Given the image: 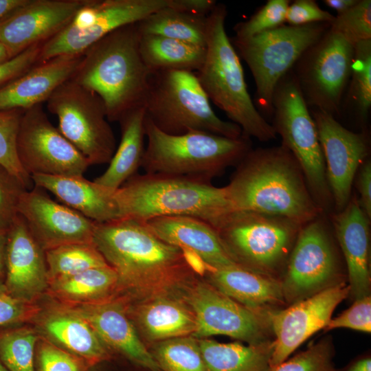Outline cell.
Returning <instances> with one entry per match:
<instances>
[{"label": "cell", "mask_w": 371, "mask_h": 371, "mask_svg": "<svg viewBox=\"0 0 371 371\" xmlns=\"http://www.w3.org/2000/svg\"><path fill=\"white\" fill-rule=\"evenodd\" d=\"M40 309L12 296L0 280V327L10 326L33 319Z\"/></svg>", "instance_id": "obj_46"}, {"label": "cell", "mask_w": 371, "mask_h": 371, "mask_svg": "<svg viewBox=\"0 0 371 371\" xmlns=\"http://www.w3.org/2000/svg\"><path fill=\"white\" fill-rule=\"evenodd\" d=\"M161 240L181 249L198 260L204 270L238 265L214 228L191 216H165L144 221Z\"/></svg>", "instance_id": "obj_22"}, {"label": "cell", "mask_w": 371, "mask_h": 371, "mask_svg": "<svg viewBox=\"0 0 371 371\" xmlns=\"http://www.w3.org/2000/svg\"><path fill=\"white\" fill-rule=\"evenodd\" d=\"M196 284L187 296L196 321L192 337L205 339L212 335H225L250 345L270 340L269 313L254 311L212 285L205 282Z\"/></svg>", "instance_id": "obj_15"}, {"label": "cell", "mask_w": 371, "mask_h": 371, "mask_svg": "<svg viewBox=\"0 0 371 371\" xmlns=\"http://www.w3.org/2000/svg\"><path fill=\"white\" fill-rule=\"evenodd\" d=\"M8 230L0 229V280L5 277V253Z\"/></svg>", "instance_id": "obj_53"}, {"label": "cell", "mask_w": 371, "mask_h": 371, "mask_svg": "<svg viewBox=\"0 0 371 371\" xmlns=\"http://www.w3.org/2000/svg\"><path fill=\"white\" fill-rule=\"evenodd\" d=\"M349 293V285L343 282L270 312V326L275 336L271 369L289 359L313 334L324 329L337 306Z\"/></svg>", "instance_id": "obj_16"}, {"label": "cell", "mask_w": 371, "mask_h": 371, "mask_svg": "<svg viewBox=\"0 0 371 371\" xmlns=\"http://www.w3.org/2000/svg\"><path fill=\"white\" fill-rule=\"evenodd\" d=\"M145 173L188 176L210 181L236 166L252 148L250 137L230 138L203 131L166 134L146 118Z\"/></svg>", "instance_id": "obj_6"}, {"label": "cell", "mask_w": 371, "mask_h": 371, "mask_svg": "<svg viewBox=\"0 0 371 371\" xmlns=\"http://www.w3.org/2000/svg\"><path fill=\"white\" fill-rule=\"evenodd\" d=\"M216 289L260 313L269 314L286 304L281 281L240 265L205 269Z\"/></svg>", "instance_id": "obj_28"}, {"label": "cell", "mask_w": 371, "mask_h": 371, "mask_svg": "<svg viewBox=\"0 0 371 371\" xmlns=\"http://www.w3.org/2000/svg\"><path fill=\"white\" fill-rule=\"evenodd\" d=\"M136 317L142 333L150 341L192 336L196 329L192 310L168 297L145 302L137 308Z\"/></svg>", "instance_id": "obj_30"}, {"label": "cell", "mask_w": 371, "mask_h": 371, "mask_svg": "<svg viewBox=\"0 0 371 371\" xmlns=\"http://www.w3.org/2000/svg\"><path fill=\"white\" fill-rule=\"evenodd\" d=\"M330 25H282L250 38L230 39L254 79L256 108L262 115L272 116V97L278 83Z\"/></svg>", "instance_id": "obj_10"}, {"label": "cell", "mask_w": 371, "mask_h": 371, "mask_svg": "<svg viewBox=\"0 0 371 371\" xmlns=\"http://www.w3.org/2000/svg\"><path fill=\"white\" fill-rule=\"evenodd\" d=\"M136 24L141 35H158L201 47L206 45L207 16L179 11L166 5Z\"/></svg>", "instance_id": "obj_34"}, {"label": "cell", "mask_w": 371, "mask_h": 371, "mask_svg": "<svg viewBox=\"0 0 371 371\" xmlns=\"http://www.w3.org/2000/svg\"><path fill=\"white\" fill-rule=\"evenodd\" d=\"M139 51L152 73L171 70L196 72L203 63L206 49L165 36L139 34Z\"/></svg>", "instance_id": "obj_33"}, {"label": "cell", "mask_w": 371, "mask_h": 371, "mask_svg": "<svg viewBox=\"0 0 371 371\" xmlns=\"http://www.w3.org/2000/svg\"><path fill=\"white\" fill-rule=\"evenodd\" d=\"M86 0H25L0 19V43L10 58L43 43L73 19Z\"/></svg>", "instance_id": "obj_20"}, {"label": "cell", "mask_w": 371, "mask_h": 371, "mask_svg": "<svg viewBox=\"0 0 371 371\" xmlns=\"http://www.w3.org/2000/svg\"><path fill=\"white\" fill-rule=\"evenodd\" d=\"M31 177L34 186L50 192L63 204L95 223L120 218L115 191L83 175H34Z\"/></svg>", "instance_id": "obj_27"}, {"label": "cell", "mask_w": 371, "mask_h": 371, "mask_svg": "<svg viewBox=\"0 0 371 371\" xmlns=\"http://www.w3.org/2000/svg\"><path fill=\"white\" fill-rule=\"evenodd\" d=\"M319 216L302 225L289 257L280 280L286 304L346 282L334 241Z\"/></svg>", "instance_id": "obj_13"}, {"label": "cell", "mask_w": 371, "mask_h": 371, "mask_svg": "<svg viewBox=\"0 0 371 371\" xmlns=\"http://www.w3.org/2000/svg\"><path fill=\"white\" fill-rule=\"evenodd\" d=\"M26 190L19 179L0 165V229L8 230L18 216L19 201Z\"/></svg>", "instance_id": "obj_44"}, {"label": "cell", "mask_w": 371, "mask_h": 371, "mask_svg": "<svg viewBox=\"0 0 371 371\" xmlns=\"http://www.w3.org/2000/svg\"><path fill=\"white\" fill-rule=\"evenodd\" d=\"M46 102L48 111L58 117L60 132L90 165L110 162L116 140L104 102L96 93L71 78Z\"/></svg>", "instance_id": "obj_11"}, {"label": "cell", "mask_w": 371, "mask_h": 371, "mask_svg": "<svg viewBox=\"0 0 371 371\" xmlns=\"http://www.w3.org/2000/svg\"><path fill=\"white\" fill-rule=\"evenodd\" d=\"M358 1L359 0H324V3L335 10L337 14H341L352 8Z\"/></svg>", "instance_id": "obj_52"}, {"label": "cell", "mask_w": 371, "mask_h": 371, "mask_svg": "<svg viewBox=\"0 0 371 371\" xmlns=\"http://www.w3.org/2000/svg\"><path fill=\"white\" fill-rule=\"evenodd\" d=\"M334 347L330 338L311 344L306 350L287 359L271 371H337L333 362Z\"/></svg>", "instance_id": "obj_41"}, {"label": "cell", "mask_w": 371, "mask_h": 371, "mask_svg": "<svg viewBox=\"0 0 371 371\" xmlns=\"http://www.w3.org/2000/svg\"><path fill=\"white\" fill-rule=\"evenodd\" d=\"M86 319L99 338L111 350H114L134 363L150 371H161L118 302L104 301L95 304L67 306Z\"/></svg>", "instance_id": "obj_25"}, {"label": "cell", "mask_w": 371, "mask_h": 371, "mask_svg": "<svg viewBox=\"0 0 371 371\" xmlns=\"http://www.w3.org/2000/svg\"><path fill=\"white\" fill-rule=\"evenodd\" d=\"M289 0H268L248 20L236 24L237 38H247L280 27L285 23Z\"/></svg>", "instance_id": "obj_42"}, {"label": "cell", "mask_w": 371, "mask_h": 371, "mask_svg": "<svg viewBox=\"0 0 371 371\" xmlns=\"http://www.w3.org/2000/svg\"><path fill=\"white\" fill-rule=\"evenodd\" d=\"M216 1L214 0H168L167 6L201 16H207Z\"/></svg>", "instance_id": "obj_50"}, {"label": "cell", "mask_w": 371, "mask_h": 371, "mask_svg": "<svg viewBox=\"0 0 371 371\" xmlns=\"http://www.w3.org/2000/svg\"><path fill=\"white\" fill-rule=\"evenodd\" d=\"M93 243L124 287L144 289L180 279L194 265L188 254L163 241L144 221L136 219L96 223Z\"/></svg>", "instance_id": "obj_3"}, {"label": "cell", "mask_w": 371, "mask_h": 371, "mask_svg": "<svg viewBox=\"0 0 371 371\" xmlns=\"http://www.w3.org/2000/svg\"><path fill=\"white\" fill-rule=\"evenodd\" d=\"M346 328L366 333L371 332V297L354 300L353 304L335 318H331L324 330Z\"/></svg>", "instance_id": "obj_45"}, {"label": "cell", "mask_w": 371, "mask_h": 371, "mask_svg": "<svg viewBox=\"0 0 371 371\" xmlns=\"http://www.w3.org/2000/svg\"><path fill=\"white\" fill-rule=\"evenodd\" d=\"M118 286L116 272L106 265L50 282L47 292L60 304L76 306L106 301Z\"/></svg>", "instance_id": "obj_32"}, {"label": "cell", "mask_w": 371, "mask_h": 371, "mask_svg": "<svg viewBox=\"0 0 371 371\" xmlns=\"http://www.w3.org/2000/svg\"><path fill=\"white\" fill-rule=\"evenodd\" d=\"M206 371H271L273 341L256 345L198 340Z\"/></svg>", "instance_id": "obj_31"}, {"label": "cell", "mask_w": 371, "mask_h": 371, "mask_svg": "<svg viewBox=\"0 0 371 371\" xmlns=\"http://www.w3.org/2000/svg\"><path fill=\"white\" fill-rule=\"evenodd\" d=\"M25 0H0V19L19 6Z\"/></svg>", "instance_id": "obj_54"}, {"label": "cell", "mask_w": 371, "mask_h": 371, "mask_svg": "<svg viewBox=\"0 0 371 371\" xmlns=\"http://www.w3.org/2000/svg\"><path fill=\"white\" fill-rule=\"evenodd\" d=\"M227 15L226 6L217 3L207 16L205 60L195 74L210 101L239 126L243 135L269 142L277 134L248 92L240 57L225 30Z\"/></svg>", "instance_id": "obj_4"}, {"label": "cell", "mask_w": 371, "mask_h": 371, "mask_svg": "<svg viewBox=\"0 0 371 371\" xmlns=\"http://www.w3.org/2000/svg\"><path fill=\"white\" fill-rule=\"evenodd\" d=\"M82 56L63 55L38 62L1 87L0 111H25L47 102L60 85L74 76Z\"/></svg>", "instance_id": "obj_24"}, {"label": "cell", "mask_w": 371, "mask_h": 371, "mask_svg": "<svg viewBox=\"0 0 371 371\" xmlns=\"http://www.w3.org/2000/svg\"><path fill=\"white\" fill-rule=\"evenodd\" d=\"M273 126L296 159L315 202L324 211L333 203L322 146L315 121L293 73L278 83L272 97Z\"/></svg>", "instance_id": "obj_9"}, {"label": "cell", "mask_w": 371, "mask_h": 371, "mask_svg": "<svg viewBox=\"0 0 371 371\" xmlns=\"http://www.w3.org/2000/svg\"><path fill=\"white\" fill-rule=\"evenodd\" d=\"M42 44L32 45L0 64V88L38 63Z\"/></svg>", "instance_id": "obj_48"}, {"label": "cell", "mask_w": 371, "mask_h": 371, "mask_svg": "<svg viewBox=\"0 0 371 371\" xmlns=\"http://www.w3.org/2000/svg\"><path fill=\"white\" fill-rule=\"evenodd\" d=\"M0 371H10L0 360Z\"/></svg>", "instance_id": "obj_56"}, {"label": "cell", "mask_w": 371, "mask_h": 371, "mask_svg": "<svg viewBox=\"0 0 371 371\" xmlns=\"http://www.w3.org/2000/svg\"><path fill=\"white\" fill-rule=\"evenodd\" d=\"M82 55L71 78L102 99L109 122L144 106L153 73L142 58L136 23L109 33Z\"/></svg>", "instance_id": "obj_2"}, {"label": "cell", "mask_w": 371, "mask_h": 371, "mask_svg": "<svg viewBox=\"0 0 371 371\" xmlns=\"http://www.w3.org/2000/svg\"><path fill=\"white\" fill-rule=\"evenodd\" d=\"M40 335L29 326L0 327V360L10 371H35Z\"/></svg>", "instance_id": "obj_36"}, {"label": "cell", "mask_w": 371, "mask_h": 371, "mask_svg": "<svg viewBox=\"0 0 371 371\" xmlns=\"http://www.w3.org/2000/svg\"><path fill=\"white\" fill-rule=\"evenodd\" d=\"M236 167L225 186L233 210L280 216L302 225L324 212L296 159L282 144L251 148Z\"/></svg>", "instance_id": "obj_1"}, {"label": "cell", "mask_w": 371, "mask_h": 371, "mask_svg": "<svg viewBox=\"0 0 371 371\" xmlns=\"http://www.w3.org/2000/svg\"><path fill=\"white\" fill-rule=\"evenodd\" d=\"M3 283L12 296L32 304L49 286L45 251L19 214L7 232Z\"/></svg>", "instance_id": "obj_21"}, {"label": "cell", "mask_w": 371, "mask_h": 371, "mask_svg": "<svg viewBox=\"0 0 371 371\" xmlns=\"http://www.w3.org/2000/svg\"><path fill=\"white\" fill-rule=\"evenodd\" d=\"M356 197L333 216L337 240L347 267L349 295L353 300L370 295V221Z\"/></svg>", "instance_id": "obj_23"}, {"label": "cell", "mask_w": 371, "mask_h": 371, "mask_svg": "<svg viewBox=\"0 0 371 371\" xmlns=\"http://www.w3.org/2000/svg\"><path fill=\"white\" fill-rule=\"evenodd\" d=\"M354 47L347 101L363 123L371 106V39L359 42Z\"/></svg>", "instance_id": "obj_37"}, {"label": "cell", "mask_w": 371, "mask_h": 371, "mask_svg": "<svg viewBox=\"0 0 371 371\" xmlns=\"http://www.w3.org/2000/svg\"><path fill=\"white\" fill-rule=\"evenodd\" d=\"M354 45L330 27L310 46L292 68L308 106L339 114L348 85Z\"/></svg>", "instance_id": "obj_12"}, {"label": "cell", "mask_w": 371, "mask_h": 371, "mask_svg": "<svg viewBox=\"0 0 371 371\" xmlns=\"http://www.w3.org/2000/svg\"><path fill=\"white\" fill-rule=\"evenodd\" d=\"M23 170L34 175H82L87 159L49 121L42 104L24 111L16 139Z\"/></svg>", "instance_id": "obj_14"}, {"label": "cell", "mask_w": 371, "mask_h": 371, "mask_svg": "<svg viewBox=\"0 0 371 371\" xmlns=\"http://www.w3.org/2000/svg\"><path fill=\"white\" fill-rule=\"evenodd\" d=\"M146 113L144 106L136 108L118 121L121 139L107 169L93 181L115 191L136 175L144 154Z\"/></svg>", "instance_id": "obj_29"}, {"label": "cell", "mask_w": 371, "mask_h": 371, "mask_svg": "<svg viewBox=\"0 0 371 371\" xmlns=\"http://www.w3.org/2000/svg\"><path fill=\"white\" fill-rule=\"evenodd\" d=\"M151 354L161 371H206L198 339L192 336L158 341Z\"/></svg>", "instance_id": "obj_38"}, {"label": "cell", "mask_w": 371, "mask_h": 371, "mask_svg": "<svg viewBox=\"0 0 371 371\" xmlns=\"http://www.w3.org/2000/svg\"><path fill=\"white\" fill-rule=\"evenodd\" d=\"M210 224L238 265L273 278L284 271L302 227L286 217L234 210Z\"/></svg>", "instance_id": "obj_8"}, {"label": "cell", "mask_w": 371, "mask_h": 371, "mask_svg": "<svg viewBox=\"0 0 371 371\" xmlns=\"http://www.w3.org/2000/svg\"><path fill=\"white\" fill-rule=\"evenodd\" d=\"M311 113L323 152L333 202L339 212L350 200L357 170L368 159V136L363 132L355 133L347 129L326 112L314 109Z\"/></svg>", "instance_id": "obj_17"}, {"label": "cell", "mask_w": 371, "mask_h": 371, "mask_svg": "<svg viewBox=\"0 0 371 371\" xmlns=\"http://www.w3.org/2000/svg\"><path fill=\"white\" fill-rule=\"evenodd\" d=\"M42 335L91 366L110 357V350L89 322L71 308L60 304L38 311L33 318Z\"/></svg>", "instance_id": "obj_26"}, {"label": "cell", "mask_w": 371, "mask_h": 371, "mask_svg": "<svg viewBox=\"0 0 371 371\" xmlns=\"http://www.w3.org/2000/svg\"><path fill=\"white\" fill-rule=\"evenodd\" d=\"M49 283L89 269L109 265L93 243H77L45 251Z\"/></svg>", "instance_id": "obj_35"}, {"label": "cell", "mask_w": 371, "mask_h": 371, "mask_svg": "<svg viewBox=\"0 0 371 371\" xmlns=\"http://www.w3.org/2000/svg\"><path fill=\"white\" fill-rule=\"evenodd\" d=\"M335 16L322 10L314 0H296L290 3L286 14V21L293 26L312 23H331Z\"/></svg>", "instance_id": "obj_47"}, {"label": "cell", "mask_w": 371, "mask_h": 371, "mask_svg": "<svg viewBox=\"0 0 371 371\" xmlns=\"http://www.w3.org/2000/svg\"><path fill=\"white\" fill-rule=\"evenodd\" d=\"M330 29L352 45L371 39V1L359 0L346 12L337 14Z\"/></svg>", "instance_id": "obj_40"}, {"label": "cell", "mask_w": 371, "mask_h": 371, "mask_svg": "<svg viewBox=\"0 0 371 371\" xmlns=\"http://www.w3.org/2000/svg\"><path fill=\"white\" fill-rule=\"evenodd\" d=\"M168 0H98L93 23L86 30L68 24L41 45L38 62L63 55H79L103 37L123 26L137 23L165 8Z\"/></svg>", "instance_id": "obj_19"}, {"label": "cell", "mask_w": 371, "mask_h": 371, "mask_svg": "<svg viewBox=\"0 0 371 371\" xmlns=\"http://www.w3.org/2000/svg\"><path fill=\"white\" fill-rule=\"evenodd\" d=\"M337 371H371V357L368 355L359 357Z\"/></svg>", "instance_id": "obj_51"}, {"label": "cell", "mask_w": 371, "mask_h": 371, "mask_svg": "<svg viewBox=\"0 0 371 371\" xmlns=\"http://www.w3.org/2000/svg\"><path fill=\"white\" fill-rule=\"evenodd\" d=\"M90 367L82 358L40 335L35 350V371H88Z\"/></svg>", "instance_id": "obj_43"}, {"label": "cell", "mask_w": 371, "mask_h": 371, "mask_svg": "<svg viewBox=\"0 0 371 371\" xmlns=\"http://www.w3.org/2000/svg\"><path fill=\"white\" fill-rule=\"evenodd\" d=\"M120 218L146 221L165 216H191L210 223L232 210L225 186L201 178L137 173L115 191Z\"/></svg>", "instance_id": "obj_5"}, {"label": "cell", "mask_w": 371, "mask_h": 371, "mask_svg": "<svg viewBox=\"0 0 371 371\" xmlns=\"http://www.w3.org/2000/svg\"><path fill=\"white\" fill-rule=\"evenodd\" d=\"M17 212L44 251L67 244L93 243L96 223L54 201L42 188L26 190Z\"/></svg>", "instance_id": "obj_18"}, {"label": "cell", "mask_w": 371, "mask_h": 371, "mask_svg": "<svg viewBox=\"0 0 371 371\" xmlns=\"http://www.w3.org/2000/svg\"><path fill=\"white\" fill-rule=\"evenodd\" d=\"M195 72L153 73L144 102L146 116L161 131L179 135L203 131L230 138L243 135L239 126L219 118Z\"/></svg>", "instance_id": "obj_7"}, {"label": "cell", "mask_w": 371, "mask_h": 371, "mask_svg": "<svg viewBox=\"0 0 371 371\" xmlns=\"http://www.w3.org/2000/svg\"><path fill=\"white\" fill-rule=\"evenodd\" d=\"M10 59L9 55L4 47L0 43V64Z\"/></svg>", "instance_id": "obj_55"}, {"label": "cell", "mask_w": 371, "mask_h": 371, "mask_svg": "<svg viewBox=\"0 0 371 371\" xmlns=\"http://www.w3.org/2000/svg\"><path fill=\"white\" fill-rule=\"evenodd\" d=\"M23 112L21 109L0 111V165L30 190L33 184L32 177L23 170L16 151V139Z\"/></svg>", "instance_id": "obj_39"}, {"label": "cell", "mask_w": 371, "mask_h": 371, "mask_svg": "<svg viewBox=\"0 0 371 371\" xmlns=\"http://www.w3.org/2000/svg\"><path fill=\"white\" fill-rule=\"evenodd\" d=\"M357 186L358 202L369 218H371V162L367 159L359 168Z\"/></svg>", "instance_id": "obj_49"}]
</instances>
